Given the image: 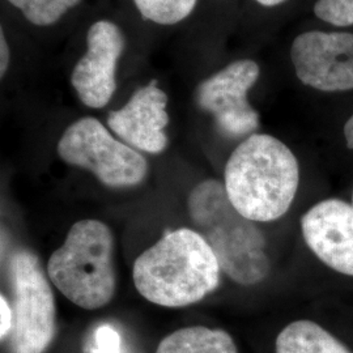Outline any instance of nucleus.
I'll use <instances>...</instances> for the list:
<instances>
[{"label": "nucleus", "mask_w": 353, "mask_h": 353, "mask_svg": "<svg viewBox=\"0 0 353 353\" xmlns=\"http://www.w3.org/2000/svg\"><path fill=\"white\" fill-rule=\"evenodd\" d=\"M300 185L293 152L267 134H252L230 154L224 188L234 208L252 221L268 223L287 214Z\"/></svg>", "instance_id": "1"}, {"label": "nucleus", "mask_w": 353, "mask_h": 353, "mask_svg": "<svg viewBox=\"0 0 353 353\" xmlns=\"http://www.w3.org/2000/svg\"><path fill=\"white\" fill-rule=\"evenodd\" d=\"M290 59L305 85L322 92L353 89V34L306 32L293 41Z\"/></svg>", "instance_id": "8"}, {"label": "nucleus", "mask_w": 353, "mask_h": 353, "mask_svg": "<svg viewBox=\"0 0 353 353\" xmlns=\"http://www.w3.org/2000/svg\"><path fill=\"white\" fill-rule=\"evenodd\" d=\"M276 353H352L339 339L313 321H296L283 328L275 343Z\"/></svg>", "instance_id": "12"}, {"label": "nucleus", "mask_w": 353, "mask_h": 353, "mask_svg": "<svg viewBox=\"0 0 353 353\" xmlns=\"http://www.w3.org/2000/svg\"><path fill=\"white\" fill-rule=\"evenodd\" d=\"M57 151L64 163L88 170L108 188L138 186L148 174L144 156L115 139L93 117L81 118L67 127Z\"/></svg>", "instance_id": "6"}, {"label": "nucleus", "mask_w": 353, "mask_h": 353, "mask_svg": "<svg viewBox=\"0 0 353 353\" xmlns=\"http://www.w3.org/2000/svg\"><path fill=\"white\" fill-rule=\"evenodd\" d=\"M198 0H134L140 14L159 26H174L186 20Z\"/></svg>", "instance_id": "14"}, {"label": "nucleus", "mask_w": 353, "mask_h": 353, "mask_svg": "<svg viewBox=\"0 0 353 353\" xmlns=\"http://www.w3.org/2000/svg\"><path fill=\"white\" fill-rule=\"evenodd\" d=\"M303 240L334 271L353 276V205L341 199L316 203L301 219Z\"/></svg>", "instance_id": "10"}, {"label": "nucleus", "mask_w": 353, "mask_h": 353, "mask_svg": "<svg viewBox=\"0 0 353 353\" xmlns=\"http://www.w3.org/2000/svg\"><path fill=\"white\" fill-rule=\"evenodd\" d=\"M195 230L211 246L221 271L240 285H255L270 274L265 239L255 221L241 214L224 183L207 179L191 190L188 202Z\"/></svg>", "instance_id": "3"}, {"label": "nucleus", "mask_w": 353, "mask_h": 353, "mask_svg": "<svg viewBox=\"0 0 353 353\" xmlns=\"http://www.w3.org/2000/svg\"><path fill=\"white\" fill-rule=\"evenodd\" d=\"M168 96L157 81L139 88L126 105L110 112L108 126L123 143L137 151L159 154L168 147L165 128L169 125Z\"/></svg>", "instance_id": "11"}, {"label": "nucleus", "mask_w": 353, "mask_h": 353, "mask_svg": "<svg viewBox=\"0 0 353 353\" xmlns=\"http://www.w3.org/2000/svg\"><path fill=\"white\" fill-rule=\"evenodd\" d=\"M314 13L331 26H353V0H316Z\"/></svg>", "instance_id": "16"}, {"label": "nucleus", "mask_w": 353, "mask_h": 353, "mask_svg": "<svg viewBox=\"0 0 353 353\" xmlns=\"http://www.w3.org/2000/svg\"><path fill=\"white\" fill-rule=\"evenodd\" d=\"M255 1H258L259 4H262L265 7H275V6H279L284 1H287V0H255Z\"/></svg>", "instance_id": "21"}, {"label": "nucleus", "mask_w": 353, "mask_h": 353, "mask_svg": "<svg viewBox=\"0 0 353 353\" xmlns=\"http://www.w3.org/2000/svg\"><path fill=\"white\" fill-rule=\"evenodd\" d=\"M156 353H239L227 331L191 326L176 330L160 341Z\"/></svg>", "instance_id": "13"}, {"label": "nucleus", "mask_w": 353, "mask_h": 353, "mask_svg": "<svg viewBox=\"0 0 353 353\" xmlns=\"http://www.w3.org/2000/svg\"><path fill=\"white\" fill-rule=\"evenodd\" d=\"M48 276L79 307L96 310L110 303L117 290L110 228L99 220L75 223L63 245L51 254Z\"/></svg>", "instance_id": "4"}, {"label": "nucleus", "mask_w": 353, "mask_h": 353, "mask_svg": "<svg viewBox=\"0 0 353 353\" xmlns=\"http://www.w3.org/2000/svg\"><path fill=\"white\" fill-rule=\"evenodd\" d=\"M352 205H353V192H352Z\"/></svg>", "instance_id": "22"}, {"label": "nucleus", "mask_w": 353, "mask_h": 353, "mask_svg": "<svg viewBox=\"0 0 353 353\" xmlns=\"http://www.w3.org/2000/svg\"><path fill=\"white\" fill-rule=\"evenodd\" d=\"M20 10L26 20L37 26H50L58 23L81 0H8Z\"/></svg>", "instance_id": "15"}, {"label": "nucleus", "mask_w": 353, "mask_h": 353, "mask_svg": "<svg viewBox=\"0 0 353 353\" xmlns=\"http://www.w3.org/2000/svg\"><path fill=\"white\" fill-rule=\"evenodd\" d=\"M92 353L121 352V336L110 326H102L96 331V347Z\"/></svg>", "instance_id": "17"}, {"label": "nucleus", "mask_w": 353, "mask_h": 353, "mask_svg": "<svg viewBox=\"0 0 353 353\" xmlns=\"http://www.w3.org/2000/svg\"><path fill=\"white\" fill-rule=\"evenodd\" d=\"M126 46L121 28L100 20L87 33V52L71 74V84L80 101L92 109L106 106L117 89V65Z\"/></svg>", "instance_id": "9"}, {"label": "nucleus", "mask_w": 353, "mask_h": 353, "mask_svg": "<svg viewBox=\"0 0 353 353\" xmlns=\"http://www.w3.org/2000/svg\"><path fill=\"white\" fill-rule=\"evenodd\" d=\"M344 138L347 141V147L350 150H353V114L344 125Z\"/></svg>", "instance_id": "20"}, {"label": "nucleus", "mask_w": 353, "mask_h": 353, "mask_svg": "<svg viewBox=\"0 0 353 353\" xmlns=\"http://www.w3.org/2000/svg\"><path fill=\"white\" fill-rule=\"evenodd\" d=\"M13 326V312L11 303L1 296L0 297V338L1 341H6L10 335Z\"/></svg>", "instance_id": "18"}, {"label": "nucleus", "mask_w": 353, "mask_h": 353, "mask_svg": "<svg viewBox=\"0 0 353 353\" xmlns=\"http://www.w3.org/2000/svg\"><path fill=\"white\" fill-rule=\"evenodd\" d=\"M13 326L6 343L10 353H43L57 335V309L37 255L28 249L10 261Z\"/></svg>", "instance_id": "5"}, {"label": "nucleus", "mask_w": 353, "mask_h": 353, "mask_svg": "<svg viewBox=\"0 0 353 353\" xmlns=\"http://www.w3.org/2000/svg\"><path fill=\"white\" fill-rule=\"evenodd\" d=\"M0 39H1V49H0V54H1V59H0V75L1 77H4V75L7 74L8 71V65H10V48H8V42L4 36V32L1 30L0 33Z\"/></svg>", "instance_id": "19"}, {"label": "nucleus", "mask_w": 353, "mask_h": 353, "mask_svg": "<svg viewBox=\"0 0 353 353\" xmlns=\"http://www.w3.org/2000/svg\"><path fill=\"white\" fill-rule=\"evenodd\" d=\"M221 268L211 246L192 229L168 232L141 252L132 279L140 294L164 307H185L202 301L220 283Z\"/></svg>", "instance_id": "2"}, {"label": "nucleus", "mask_w": 353, "mask_h": 353, "mask_svg": "<svg viewBox=\"0 0 353 353\" xmlns=\"http://www.w3.org/2000/svg\"><path fill=\"white\" fill-rule=\"evenodd\" d=\"M259 75L258 64L242 59L228 64L195 89L196 106L212 115L214 125L223 135L241 138L259 127V114L248 100V93Z\"/></svg>", "instance_id": "7"}]
</instances>
